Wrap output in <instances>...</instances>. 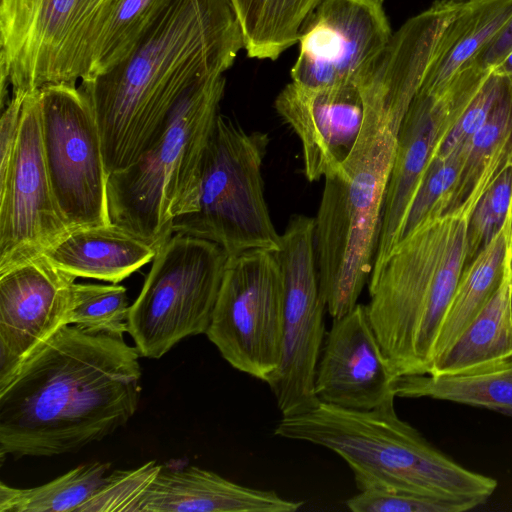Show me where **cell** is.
<instances>
[{"instance_id":"1","label":"cell","mask_w":512,"mask_h":512,"mask_svg":"<svg viewBox=\"0 0 512 512\" xmlns=\"http://www.w3.org/2000/svg\"><path fill=\"white\" fill-rule=\"evenodd\" d=\"M140 354L123 335L65 325L0 388V458L74 453L113 434L141 397Z\"/></svg>"},{"instance_id":"2","label":"cell","mask_w":512,"mask_h":512,"mask_svg":"<svg viewBox=\"0 0 512 512\" xmlns=\"http://www.w3.org/2000/svg\"><path fill=\"white\" fill-rule=\"evenodd\" d=\"M244 42L230 0H164L133 49L81 80L108 176L134 164L196 81L224 75Z\"/></svg>"},{"instance_id":"3","label":"cell","mask_w":512,"mask_h":512,"mask_svg":"<svg viewBox=\"0 0 512 512\" xmlns=\"http://www.w3.org/2000/svg\"><path fill=\"white\" fill-rule=\"evenodd\" d=\"M364 117L340 169L327 175L314 218L320 290L332 318L350 312L368 283L398 131L406 109L376 76L358 84Z\"/></svg>"},{"instance_id":"4","label":"cell","mask_w":512,"mask_h":512,"mask_svg":"<svg viewBox=\"0 0 512 512\" xmlns=\"http://www.w3.org/2000/svg\"><path fill=\"white\" fill-rule=\"evenodd\" d=\"M274 434L336 453L351 469L358 491L399 490L485 502L497 487L494 478L432 446L397 415L394 400L367 411L319 402L305 413L282 417Z\"/></svg>"},{"instance_id":"5","label":"cell","mask_w":512,"mask_h":512,"mask_svg":"<svg viewBox=\"0 0 512 512\" xmlns=\"http://www.w3.org/2000/svg\"><path fill=\"white\" fill-rule=\"evenodd\" d=\"M468 217L446 214L403 238L368 281V314L399 376L428 374L434 345L465 267Z\"/></svg>"},{"instance_id":"6","label":"cell","mask_w":512,"mask_h":512,"mask_svg":"<svg viewBox=\"0 0 512 512\" xmlns=\"http://www.w3.org/2000/svg\"><path fill=\"white\" fill-rule=\"evenodd\" d=\"M225 85L224 75L192 84L141 157L108 176L110 223L158 249L173 235L174 218L194 210L202 161L220 114Z\"/></svg>"},{"instance_id":"7","label":"cell","mask_w":512,"mask_h":512,"mask_svg":"<svg viewBox=\"0 0 512 512\" xmlns=\"http://www.w3.org/2000/svg\"><path fill=\"white\" fill-rule=\"evenodd\" d=\"M269 137L222 114L206 147L195 208L174 218L172 233L205 239L228 256L275 252L281 245L264 197L263 161Z\"/></svg>"},{"instance_id":"8","label":"cell","mask_w":512,"mask_h":512,"mask_svg":"<svg viewBox=\"0 0 512 512\" xmlns=\"http://www.w3.org/2000/svg\"><path fill=\"white\" fill-rule=\"evenodd\" d=\"M118 0H0V108L11 94L76 84Z\"/></svg>"},{"instance_id":"9","label":"cell","mask_w":512,"mask_h":512,"mask_svg":"<svg viewBox=\"0 0 512 512\" xmlns=\"http://www.w3.org/2000/svg\"><path fill=\"white\" fill-rule=\"evenodd\" d=\"M227 258L217 244L179 233L157 249L127 322L141 357L159 359L182 339L206 334Z\"/></svg>"},{"instance_id":"10","label":"cell","mask_w":512,"mask_h":512,"mask_svg":"<svg viewBox=\"0 0 512 512\" xmlns=\"http://www.w3.org/2000/svg\"><path fill=\"white\" fill-rule=\"evenodd\" d=\"M282 283V340L278 367L266 382L282 417L305 413L319 404L315 374L327 311L314 242V218L294 215L274 252Z\"/></svg>"},{"instance_id":"11","label":"cell","mask_w":512,"mask_h":512,"mask_svg":"<svg viewBox=\"0 0 512 512\" xmlns=\"http://www.w3.org/2000/svg\"><path fill=\"white\" fill-rule=\"evenodd\" d=\"M206 336L233 368L265 383L270 379L282 340V283L274 252L228 256Z\"/></svg>"},{"instance_id":"12","label":"cell","mask_w":512,"mask_h":512,"mask_svg":"<svg viewBox=\"0 0 512 512\" xmlns=\"http://www.w3.org/2000/svg\"><path fill=\"white\" fill-rule=\"evenodd\" d=\"M43 150L50 182L69 231L110 224L108 174L91 106L76 84L39 89Z\"/></svg>"},{"instance_id":"13","label":"cell","mask_w":512,"mask_h":512,"mask_svg":"<svg viewBox=\"0 0 512 512\" xmlns=\"http://www.w3.org/2000/svg\"><path fill=\"white\" fill-rule=\"evenodd\" d=\"M489 74L469 65L439 94L419 91L412 100L398 131L370 278L380 272L399 243L414 195L440 142Z\"/></svg>"},{"instance_id":"14","label":"cell","mask_w":512,"mask_h":512,"mask_svg":"<svg viewBox=\"0 0 512 512\" xmlns=\"http://www.w3.org/2000/svg\"><path fill=\"white\" fill-rule=\"evenodd\" d=\"M68 232L46 166L35 90L24 99L14 151L0 176V270L43 254Z\"/></svg>"},{"instance_id":"15","label":"cell","mask_w":512,"mask_h":512,"mask_svg":"<svg viewBox=\"0 0 512 512\" xmlns=\"http://www.w3.org/2000/svg\"><path fill=\"white\" fill-rule=\"evenodd\" d=\"M392 34L380 0H321L301 27L292 81L311 87L355 82Z\"/></svg>"},{"instance_id":"16","label":"cell","mask_w":512,"mask_h":512,"mask_svg":"<svg viewBox=\"0 0 512 512\" xmlns=\"http://www.w3.org/2000/svg\"><path fill=\"white\" fill-rule=\"evenodd\" d=\"M75 277L43 254L0 270V388L60 328L68 325Z\"/></svg>"},{"instance_id":"17","label":"cell","mask_w":512,"mask_h":512,"mask_svg":"<svg viewBox=\"0 0 512 512\" xmlns=\"http://www.w3.org/2000/svg\"><path fill=\"white\" fill-rule=\"evenodd\" d=\"M396 378L367 305L358 303L347 314L333 318L315 374V394L320 402L348 410H372L395 400Z\"/></svg>"},{"instance_id":"18","label":"cell","mask_w":512,"mask_h":512,"mask_svg":"<svg viewBox=\"0 0 512 512\" xmlns=\"http://www.w3.org/2000/svg\"><path fill=\"white\" fill-rule=\"evenodd\" d=\"M274 105L301 142L307 180L318 181L337 172L363 122L364 100L358 84L311 87L291 81Z\"/></svg>"},{"instance_id":"19","label":"cell","mask_w":512,"mask_h":512,"mask_svg":"<svg viewBox=\"0 0 512 512\" xmlns=\"http://www.w3.org/2000/svg\"><path fill=\"white\" fill-rule=\"evenodd\" d=\"M302 502L235 483L197 466L161 470L135 512H294Z\"/></svg>"},{"instance_id":"20","label":"cell","mask_w":512,"mask_h":512,"mask_svg":"<svg viewBox=\"0 0 512 512\" xmlns=\"http://www.w3.org/2000/svg\"><path fill=\"white\" fill-rule=\"evenodd\" d=\"M157 248L115 224L70 230L43 255L75 278L119 283L154 259Z\"/></svg>"},{"instance_id":"21","label":"cell","mask_w":512,"mask_h":512,"mask_svg":"<svg viewBox=\"0 0 512 512\" xmlns=\"http://www.w3.org/2000/svg\"><path fill=\"white\" fill-rule=\"evenodd\" d=\"M512 147V77H504L501 94L485 124L465 144L457 182L443 213L469 216L506 162Z\"/></svg>"},{"instance_id":"22","label":"cell","mask_w":512,"mask_h":512,"mask_svg":"<svg viewBox=\"0 0 512 512\" xmlns=\"http://www.w3.org/2000/svg\"><path fill=\"white\" fill-rule=\"evenodd\" d=\"M512 16V0H465L445 28L419 91L438 94Z\"/></svg>"},{"instance_id":"23","label":"cell","mask_w":512,"mask_h":512,"mask_svg":"<svg viewBox=\"0 0 512 512\" xmlns=\"http://www.w3.org/2000/svg\"><path fill=\"white\" fill-rule=\"evenodd\" d=\"M510 255L492 297L455 343L437 359L430 375H453L489 367L512 358Z\"/></svg>"},{"instance_id":"24","label":"cell","mask_w":512,"mask_h":512,"mask_svg":"<svg viewBox=\"0 0 512 512\" xmlns=\"http://www.w3.org/2000/svg\"><path fill=\"white\" fill-rule=\"evenodd\" d=\"M510 249L511 217L495 238L464 267L434 345L433 364L455 343L492 297L503 277Z\"/></svg>"},{"instance_id":"25","label":"cell","mask_w":512,"mask_h":512,"mask_svg":"<svg viewBox=\"0 0 512 512\" xmlns=\"http://www.w3.org/2000/svg\"><path fill=\"white\" fill-rule=\"evenodd\" d=\"M394 391L396 397L445 400L512 418V358L467 373L399 376Z\"/></svg>"},{"instance_id":"26","label":"cell","mask_w":512,"mask_h":512,"mask_svg":"<svg viewBox=\"0 0 512 512\" xmlns=\"http://www.w3.org/2000/svg\"><path fill=\"white\" fill-rule=\"evenodd\" d=\"M321 0H230L247 56L276 60L298 42L301 27Z\"/></svg>"},{"instance_id":"27","label":"cell","mask_w":512,"mask_h":512,"mask_svg":"<svg viewBox=\"0 0 512 512\" xmlns=\"http://www.w3.org/2000/svg\"><path fill=\"white\" fill-rule=\"evenodd\" d=\"M110 463L78 465L42 485L15 488L0 484V512H78L106 482Z\"/></svg>"},{"instance_id":"28","label":"cell","mask_w":512,"mask_h":512,"mask_svg":"<svg viewBox=\"0 0 512 512\" xmlns=\"http://www.w3.org/2000/svg\"><path fill=\"white\" fill-rule=\"evenodd\" d=\"M164 0H118L93 47L88 78L121 62L143 35Z\"/></svg>"},{"instance_id":"29","label":"cell","mask_w":512,"mask_h":512,"mask_svg":"<svg viewBox=\"0 0 512 512\" xmlns=\"http://www.w3.org/2000/svg\"><path fill=\"white\" fill-rule=\"evenodd\" d=\"M129 309L127 290L122 285L74 282L67 323L91 332L124 335Z\"/></svg>"},{"instance_id":"30","label":"cell","mask_w":512,"mask_h":512,"mask_svg":"<svg viewBox=\"0 0 512 512\" xmlns=\"http://www.w3.org/2000/svg\"><path fill=\"white\" fill-rule=\"evenodd\" d=\"M464 150L465 145L447 156L433 155L410 205L400 241L443 215L460 173Z\"/></svg>"},{"instance_id":"31","label":"cell","mask_w":512,"mask_h":512,"mask_svg":"<svg viewBox=\"0 0 512 512\" xmlns=\"http://www.w3.org/2000/svg\"><path fill=\"white\" fill-rule=\"evenodd\" d=\"M511 209L512 161L509 159L469 216L465 266L502 230L511 217Z\"/></svg>"},{"instance_id":"32","label":"cell","mask_w":512,"mask_h":512,"mask_svg":"<svg viewBox=\"0 0 512 512\" xmlns=\"http://www.w3.org/2000/svg\"><path fill=\"white\" fill-rule=\"evenodd\" d=\"M484 502L474 499H447L406 491L361 490L346 501L353 512H463Z\"/></svg>"},{"instance_id":"33","label":"cell","mask_w":512,"mask_h":512,"mask_svg":"<svg viewBox=\"0 0 512 512\" xmlns=\"http://www.w3.org/2000/svg\"><path fill=\"white\" fill-rule=\"evenodd\" d=\"M162 465L149 461L135 469L115 470L78 512H135Z\"/></svg>"},{"instance_id":"34","label":"cell","mask_w":512,"mask_h":512,"mask_svg":"<svg viewBox=\"0 0 512 512\" xmlns=\"http://www.w3.org/2000/svg\"><path fill=\"white\" fill-rule=\"evenodd\" d=\"M504 77L491 72L473 99L458 117L434 155L447 156L464 146L488 120L503 88Z\"/></svg>"},{"instance_id":"35","label":"cell","mask_w":512,"mask_h":512,"mask_svg":"<svg viewBox=\"0 0 512 512\" xmlns=\"http://www.w3.org/2000/svg\"><path fill=\"white\" fill-rule=\"evenodd\" d=\"M27 94H11L0 120V176L10 163L19 132L22 106Z\"/></svg>"},{"instance_id":"36","label":"cell","mask_w":512,"mask_h":512,"mask_svg":"<svg viewBox=\"0 0 512 512\" xmlns=\"http://www.w3.org/2000/svg\"><path fill=\"white\" fill-rule=\"evenodd\" d=\"M512 49V16L491 41L480 51L473 64L484 71H492Z\"/></svg>"},{"instance_id":"37","label":"cell","mask_w":512,"mask_h":512,"mask_svg":"<svg viewBox=\"0 0 512 512\" xmlns=\"http://www.w3.org/2000/svg\"><path fill=\"white\" fill-rule=\"evenodd\" d=\"M491 72L502 77H512V49Z\"/></svg>"},{"instance_id":"38","label":"cell","mask_w":512,"mask_h":512,"mask_svg":"<svg viewBox=\"0 0 512 512\" xmlns=\"http://www.w3.org/2000/svg\"><path fill=\"white\" fill-rule=\"evenodd\" d=\"M511 269V274H512V268ZM510 308H511V315H512V275H511V290H510Z\"/></svg>"},{"instance_id":"39","label":"cell","mask_w":512,"mask_h":512,"mask_svg":"<svg viewBox=\"0 0 512 512\" xmlns=\"http://www.w3.org/2000/svg\"><path fill=\"white\" fill-rule=\"evenodd\" d=\"M510 267L512 268V225H511V250H510Z\"/></svg>"},{"instance_id":"40","label":"cell","mask_w":512,"mask_h":512,"mask_svg":"<svg viewBox=\"0 0 512 512\" xmlns=\"http://www.w3.org/2000/svg\"><path fill=\"white\" fill-rule=\"evenodd\" d=\"M510 160L512 161V147H511V153H510ZM511 223H512V209H511Z\"/></svg>"},{"instance_id":"41","label":"cell","mask_w":512,"mask_h":512,"mask_svg":"<svg viewBox=\"0 0 512 512\" xmlns=\"http://www.w3.org/2000/svg\"><path fill=\"white\" fill-rule=\"evenodd\" d=\"M454 1L463 2V1H465V0H454Z\"/></svg>"},{"instance_id":"42","label":"cell","mask_w":512,"mask_h":512,"mask_svg":"<svg viewBox=\"0 0 512 512\" xmlns=\"http://www.w3.org/2000/svg\"><path fill=\"white\" fill-rule=\"evenodd\" d=\"M380 1L384 2V0H380Z\"/></svg>"}]
</instances>
